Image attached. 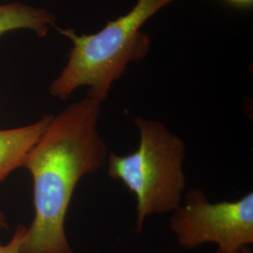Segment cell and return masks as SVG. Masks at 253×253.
<instances>
[{
  "label": "cell",
  "instance_id": "cell-1",
  "mask_svg": "<svg viewBox=\"0 0 253 253\" xmlns=\"http://www.w3.org/2000/svg\"><path fill=\"white\" fill-rule=\"evenodd\" d=\"M101 104L85 97L52 119L22 167L34 183L35 217L20 253H74L65 233L73 192L85 175L98 172L108 147L98 128Z\"/></svg>",
  "mask_w": 253,
  "mask_h": 253
},
{
  "label": "cell",
  "instance_id": "cell-2",
  "mask_svg": "<svg viewBox=\"0 0 253 253\" xmlns=\"http://www.w3.org/2000/svg\"><path fill=\"white\" fill-rule=\"evenodd\" d=\"M173 1L137 0L127 13L108 21L90 35H78L72 28L59 29L73 47L62 72L50 85V95L65 100L79 87L87 86V98L100 104L107 100L113 84L127 66L144 59L149 52L151 41L142 27Z\"/></svg>",
  "mask_w": 253,
  "mask_h": 253
},
{
  "label": "cell",
  "instance_id": "cell-3",
  "mask_svg": "<svg viewBox=\"0 0 253 253\" xmlns=\"http://www.w3.org/2000/svg\"><path fill=\"white\" fill-rule=\"evenodd\" d=\"M138 147L127 155L109 151L107 174L122 182L136 200L137 233L152 215L172 213L182 203L187 178L186 145L160 120L135 117Z\"/></svg>",
  "mask_w": 253,
  "mask_h": 253
},
{
  "label": "cell",
  "instance_id": "cell-4",
  "mask_svg": "<svg viewBox=\"0 0 253 253\" xmlns=\"http://www.w3.org/2000/svg\"><path fill=\"white\" fill-rule=\"evenodd\" d=\"M170 227L185 250L215 244L219 253H236L253 244V192L212 203L203 190L190 189L172 211Z\"/></svg>",
  "mask_w": 253,
  "mask_h": 253
},
{
  "label": "cell",
  "instance_id": "cell-5",
  "mask_svg": "<svg viewBox=\"0 0 253 253\" xmlns=\"http://www.w3.org/2000/svg\"><path fill=\"white\" fill-rule=\"evenodd\" d=\"M52 117L44 115L31 125L0 130V181L23 165L27 154L45 131Z\"/></svg>",
  "mask_w": 253,
  "mask_h": 253
},
{
  "label": "cell",
  "instance_id": "cell-6",
  "mask_svg": "<svg viewBox=\"0 0 253 253\" xmlns=\"http://www.w3.org/2000/svg\"><path fill=\"white\" fill-rule=\"evenodd\" d=\"M55 24V15L43 8L23 3L0 5V36L9 31L26 29L44 38Z\"/></svg>",
  "mask_w": 253,
  "mask_h": 253
},
{
  "label": "cell",
  "instance_id": "cell-7",
  "mask_svg": "<svg viewBox=\"0 0 253 253\" xmlns=\"http://www.w3.org/2000/svg\"><path fill=\"white\" fill-rule=\"evenodd\" d=\"M27 228L21 225L17 227L14 235L8 244L2 245L0 242V253H20V248L24 241Z\"/></svg>",
  "mask_w": 253,
  "mask_h": 253
},
{
  "label": "cell",
  "instance_id": "cell-8",
  "mask_svg": "<svg viewBox=\"0 0 253 253\" xmlns=\"http://www.w3.org/2000/svg\"><path fill=\"white\" fill-rule=\"evenodd\" d=\"M226 1L239 7H249L253 4V0H226Z\"/></svg>",
  "mask_w": 253,
  "mask_h": 253
},
{
  "label": "cell",
  "instance_id": "cell-9",
  "mask_svg": "<svg viewBox=\"0 0 253 253\" xmlns=\"http://www.w3.org/2000/svg\"><path fill=\"white\" fill-rule=\"evenodd\" d=\"M7 228H8V223H7L6 217L2 212H0V231L2 229H7Z\"/></svg>",
  "mask_w": 253,
  "mask_h": 253
},
{
  "label": "cell",
  "instance_id": "cell-10",
  "mask_svg": "<svg viewBox=\"0 0 253 253\" xmlns=\"http://www.w3.org/2000/svg\"><path fill=\"white\" fill-rule=\"evenodd\" d=\"M235 253H253V251L251 250L250 246H247V247H244V248L240 249L239 251H237V252Z\"/></svg>",
  "mask_w": 253,
  "mask_h": 253
},
{
  "label": "cell",
  "instance_id": "cell-11",
  "mask_svg": "<svg viewBox=\"0 0 253 253\" xmlns=\"http://www.w3.org/2000/svg\"><path fill=\"white\" fill-rule=\"evenodd\" d=\"M218 253V252H217H217H216V253Z\"/></svg>",
  "mask_w": 253,
  "mask_h": 253
}]
</instances>
